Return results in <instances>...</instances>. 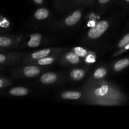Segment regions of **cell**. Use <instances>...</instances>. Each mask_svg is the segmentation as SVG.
<instances>
[{
    "mask_svg": "<svg viewBox=\"0 0 129 129\" xmlns=\"http://www.w3.org/2000/svg\"><path fill=\"white\" fill-rule=\"evenodd\" d=\"M28 89L25 87H15L9 90V94L13 96H24L28 94Z\"/></svg>",
    "mask_w": 129,
    "mask_h": 129,
    "instance_id": "obj_10",
    "label": "cell"
},
{
    "mask_svg": "<svg viewBox=\"0 0 129 129\" xmlns=\"http://www.w3.org/2000/svg\"><path fill=\"white\" fill-rule=\"evenodd\" d=\"M79 2H84L85 3H86V1L87 0H78Z\"/></svg>",
    "mask_w": 129,
    "mask_h": 129,
    "instance_id": "obj_24",
    "label": "cell"
},
{
    "mask_svg": "<svg viewBox=\"0 0 129 129\" xmlns=\"http://www.w3.org/2000/svg\"><path fill=\"white\" fill-rule=\"evenodd\" d=\"M129 66V58H123L120 59L113 64V70L116 72H120Z\"/></svg>",
    "mask_w": 129,
    "mask_h": 129,
    "instance_id": "obj_12",
    "label": "cell"
},
{
    "mask_svg": "<svg viewBox=\"0 0 129 129\" xmlns=\"http://www.w3.org/2000/svg\"><path fill=\"white\" fill-rule=\"evenodd\" d=\"M86 62L88 64H92L96 61V56L93 54H88L85 57Z\"/></svg>",
    "mask_w": 129,
    "mask_h": 129,
    "instance_id": "obj_19",
    "label": "cell"
},
{
    "mask_svg": "<svg viewBox=\"0 0 129 129\" xmlns=\"http://www.w3.org/2000/svg\"><path fill=\"white\" fill-rule=\"evenodd\" d=\"M33 1L37 5H42L44 2V0H33Z\"/></svg>",
    "mask_w": 129,
    "mask_h": 129,
    "instance_id": "obj_23",
    "label": "cell"
},
{
    "mask_svg": "<svg viewBox=\"0 0 129 129\" xmlns=\"http://www.w3.org/2000/svg\"><path fill=\"white\" fill-rule=\"evenodd\" d=\"M10 81L6 78H3V77H1L0 79V88L3 89V88L10 85Z\"/></svg>",
    "mask_w": 129,
    "mask_h": 129,
    "instance_id": "obj_20",
    "label": "cell"
},
{
    "mask_svg": "<svg viewBox=\"0 0 129 129\" xmlns=\"http://www.w3.org/2000/svg\"><path fill=\"white\" fill-rule=\"evenodd\" d=\"M107 74V68L104 67H100L97 68L93 74V77L95 79H102L104 78Z\"/></svg>",
    "mask_w": 129,
    "mask_h": 129,
    "instance_id": "obj_14",
    "label": "cell"
},
{
    "mask_svg": "<svg viewBox=\"0 0 129 129\" xmlns=\"http://www.w3.org/2000/svg\"><path fill=\"white\" fill-rule=\"evenodd\" d=\"M110 91V88L108 86L103 85L100 88H96L94 91V94L98 97L105 96Z\"/></svg>",
    "mask_w": 129,
    "mask_h": 129,
    "instance_id": "obj_15",
    "label": "cell"
},
{
    "mask_svg": "<svg viewBox=\"0 0 129 129\" xmlns=\"http://www.w3.org/2000/svg\"><path fill=\"white\" fill-rule=\"evenodd\" d=\"M58 76L56 73L52 72L45 73L41 76L40 78V81L42 84L45 85H50L54 84L57 81Z\"/></svg>",
    "mask_w": 129,
    "mask_h": 129,
    "instance_id": "obj_6",
    "label": "cell"
},
{
    "mask_svg": "<svg viewBox=\"0 0 129 129\" xmlns=\"http://www.w3.org/2000/svg\"><path fill=\"white\" fill-rule=\"evenodd\" d=\"M42 37L40 34L35 33L30 35V39L26 42V46L30 48H35L39 46L41 44Z\"/></svg>",
    "mask_w": 129,
    "mask_h": 129,
    "instance_id": "obj_7",
    "label": "cell"
},
{
    "mask_svg": "<svg viewBox=\"0 0 129 129\" xmlns=\"http://www.w3.org/2000/svg\"><path fill=\"white\" fill-rule=\"evenodd\" d=\"M110 26V23L107 20H102L91 28L88 32V37L91 40H96L103 35Z\"/></svg>",
    "mask_w": 129,
    "mask_h": 129,
    "instance_id": "obj_1",
    "label": "cell"
},
{
    "mask_svg": "<svg viewBox=\"0 0 129 129\" xmlns=\"http://www.w3.org/2000/svg\"><path fill=\"white\" fill-rule=\"evenodd\" d=\"M57 59V57H55V55H52L42 58V59H39L38 60L32 62L31 63L34 64H36L39 66H48L52 64L54 62H55Z\"/></svg>",
    "mask_w": 129,
    "mask_h": 129,
    "instance_id": "obj_11",
    "label": "cell"
},
{
    "mask_svg": "<svg viewBox=\"0 0 129 129\" xmlns=\"http://www.w3.org/2000/svg\"><path fill=\"white\" fill-rule=\"evenodd\" d=\"M41 73V68L36 65H28L22 68V74L26 78H34Z\"/></svg>",
    "mask_w": 129,
    "mask_h": 129,
    "instance_id": "obj_4",
    "label": "cell"
},
{
    "mask_svg": "<svg viewBox=\"0 0 129 129\" xmlns=\"http://www.w3.org/2000/svg\"><path fill=\"white\" fill-rule=\"evenodd\" d=\"M58 50H60V49H42V50H39L37 51H35L34 52L31 53L30 55H28L27 57L24 59V62H32L35 61V60H38L39 59H42V58L45 57L50 56V55H54L55 52L58 51Z\"/></svg>",
    "mask_w": 129,
    "mask_h": 129,
    "instance_id": "obj_2",
    "label": "cell"
},
{
    "mask_svg": "<svg viewBox=\"0 0 129 129\" xmlns=\"http://www.w3.org/2000/svg\"><path fill=\"white\" fill-rule=\"evenodd\" d=\"M125 1L127 3H129V0H125Z\"/></svg>",
    "mask_w": 129,
    "mask_h": 129,
    "instance_id": "obj_26",
    "label": "cell"
},
{
    "mask_svg": "<svg viewBox=\"0 0 129 129\" xmlns=\"http://www.w3.org/2000/svg\"><path fill=\"white\" fill-rule=\"evenodd\" d=\"M129 50V44L127 45H126V46L124 48H123V49H121V50H120V53L121 52H125V51H127V50Z\"/></svg>",
    "mask_w": 129,
    "mask_h": 129,
    "instance_id": "obj_22",
    "label": "cell"
},
{
    "mask_svg": "<svg viewBox=\"0 0 129 129\" xmlns=\"http://www.w3.org/2000/svg\"><path fill=\"white\" fill-rule=\"evenodd\" d=\"M81 57H80L78 54H76L74 51H71L63 55L62 57V62L65 64L76 65L79 64L81 62Z\"/></svg>",
    "mask_w": 129,
    "mask_h": 129,
    "instance_id": "obj_5",
    "label": "cell"
},
{
    "mask_svg": "<svg viewBox=\"0 0 129 129\" xmlns=\"http://www.w3.org/2000/svg\"><path fill=\"white\" fill-rule=\"evenodd\" d=\"M83 13L81 10H78L74 11L71 15H69L65 18L64 25L67 26H72L78 23L82 17Z\"/></svg>",
    "mask_w": 129,
    "mask_h": 129,
    "instance_id": "obj_3",
    "label": "cell"
},
{
    "mask_svg": "<svg viewBox=\"0 0 129 129\" xmlns=\"http://www.w3.org/2000/svg\"><path fill=\"white\" fill-rule=\"evenodd\" d=\"M13 40L10 37L6 36L0 37V46L1 48H8L12 45Z\"/></svg>",
    "mask_w": 129,
    "mask_h": 129,
    "instance_id": "obj_16",
    "label": "cell"
},
{
    "mask_svg": "<svg viewBox=\"0 0 129 129\" xmlns=\"http://www.w3.org/2000/svg\"><path fill=\"white\" fill-rule=\"evenodd\" d=\"M82 96V93L75 91H66L60 94V97L64 100H76Z\"/></svg>",
    "mask_w": 129,
    "mask_h": 129,
    "instance_id": "obj_8",
    "label": "cell"
},
{
    "mask_svg": "<svg viewBox=\"0 0 129 129\" xmlns=\"http://www.w3.org/2000/svg\"><path fill=\"white\" fill-rule=\"evenodd\" d=\"M110 0H98V2L100 5H106L108 3Z\"/></svg>",
    "mask_w": 129,
    "mask_h": 129,
    "instance_id": "obj_21",
    "label": "cell"
},
{
    "mask_svg": "<svg viewBox=\"0 0 129 129\" xmlns=\"http://www.w3.org/2000/svg\"><path fill=\"white\" fill-rule=\"evenodd\" d=\"M129 44V33L127 34H126L125 35L122 37V39L118 42V45H117V47H118V49H122L123 48H124L126 45H127Z\"/></svg>",
    "mask_w": 129,
    "mask_h": 129,
    "instance_id": "obj_17",
    "label": "cell"
},
{
    "mask_svg": "<svg viewBox=\"0 0 129 129\" xmlns=\"http://www.w3.org/2000/svg\"><path fill=\"white\" fill-rule=\"evenodd\" d=\"M50 15L49 10L45 8L38 9L34 13V18L37 20H44L47 18Z\"/></svg>",
    "mask_w": 129,
    "mask_h": 129,
    "instance_id": "obj_13",
    "label": "cell"
},
{
    "mask_svg": "<svg viewBox=\"0 0 129 129\" xmlns=\"http://www.w3.org/2000/svg\"><path fill=\"white\" fill-rule=\"evenodd\" d=\"M91 0H87L86 3H89L91 2Z\"/></svg>",
    "mask_w": 129,
    "mask_h": 129,
    "instance_id": "obj_25",
    "label": "cell"
},
{
    "mask_svg": "<svg viewBox=\"0 0 129 129\" xmlns=\"http://www.w3.org/2000/svg\"><path fill=\"white\" fill-rule=\"evenodd\" d=\"M86 75V71L84 69H81V68H74L69 73L71 78L73 80L78 81L82 80Z\"/></svg>",
    "mask_w": 129,
    "mask_h": 129,
    "instance_id": "obj_9",
    "label": "cell"
},
{
    "mask_svg": "<svg viewBox=\"0 0 129 129\" xmlns=\"http://www.w3.org/2000/svg\"><path fill=\"white\" fill-rule=\"evenodd\" d=\"M73 51H74L76 54H78L80 57L85 58L88 55V52L84 48L80 47H77L73 49Z\"/></svg>",
    "mask_w": 129,
    "mask_h": 129,
    "instance_id": "obj_18",
    "label": "cell"
}]
</instances>
